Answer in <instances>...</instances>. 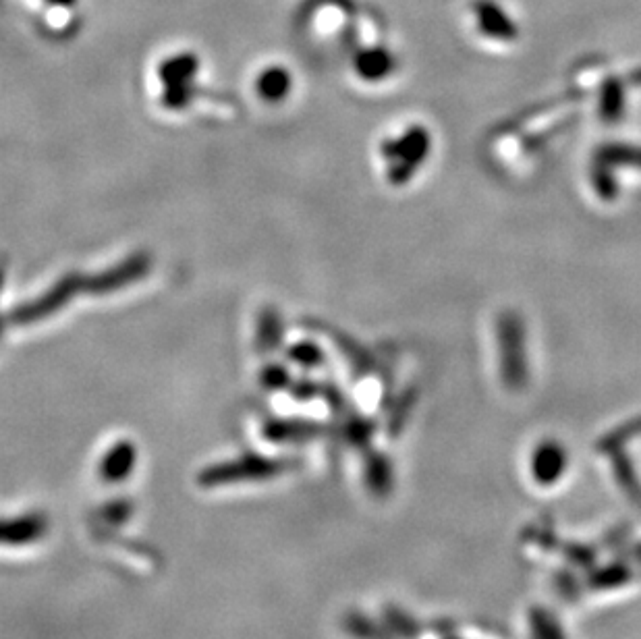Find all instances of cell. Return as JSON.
<instances>
[{"label":"cell","mask_w":641,"mask_h":639,"mask_svg":"<svg viewBox=\"0 0 641 639\" xmlns=\"http://www.w3.org/2000/svg\"><path fill=\"white\" fill-rule=\"evenodd\" d=\"M77 295H94V274L67 272L42 295L25 301L9 314L13 326H32L61 312Z\"/></svg>","instance_id":"6da1fadb"},{"label":"cell","mask_w":641,"mask_h":639,"mask_svg":"<svg viewBox=\"0 0 641 639\" xmlns=\"http://www.w3.org/2000/svg\"><path fill=\"white\" fill-rule=\"evenodd\" d=\"M200 71V61L195 54L183 52L177 57L166 59L158 67V77L164 83V88H175V86H191L195 75Z\"/></svg>","instance_id":"7a4b0ae2"},{"label":"cell","mask_w":641,"mask_h":639,"mask_svg":"<svg viewBox=\"0 0 641 639\" xmlns=\"http://www.w3.org/2000/svg\"><path fill=\"white\" fill-rule=\"evenodd\" d=\"M289 90V77L281 67H272L258 77V92L266 100L283 98Z\"/></svg>","instance_id":"3957f363"},{"label":"cell","mask_w":641,"mask_h":639,"mask_svg":"<svg viewBox=\"0 0 641 639\" xmlns=\"http://www.w3.org/2000/svg\"><path fill=\"white\" fill-rule=\"evenodd\" d=\"M195 96V88L193 83L191 86H175V88H164L162 94V106L169 108V110H183L191 104Z\"/></svg>","instance_id":"277c9868"},{"label":"cell","mask_w":641,"mask_h":639,"mask_svg":"<svg viewBox=\"0 0 641 639\" xmlns=\"http://www.w3.org/2000/svg\"><path fill=\"white\" fill-rule=\"evenodd\" d=\"M274 324H276L274 316L266 314V316L262 318V324H260V339H262L264 345H272V343L276 341V335H274L276 328H274Z\"/></svg>","instance_id":"5b68a950"},{"label":"cell","mask_w":641,"mask_h":639,"mask_svg":"<svg viewBox=\"0 0 641 639\" xmlns=\"http://www.w3.org/2000/svg\"><path fill=\"white\" fill-rule=\"evenodd\" d=\"M46 3L52 5V7H57V9H69V7H73L77 3V0H46Z\"/></svg>","instance_id":"8992f818"},{"label":"cell","mask_w":641,"mask_h":639,"mask_svg":"<svg viewBox=\"0 0 641 639\" xmlns=\"http://www.w3.org/2000/svg\"><path fill=\"white\" fill-rule=\"evenodd\" d=\"M3 285H5V270L0 268V291H3ZM0 332H3V318H0Z\"/></svg>","instance_id":"52a82bcc"}]
</instances>
